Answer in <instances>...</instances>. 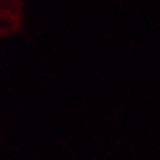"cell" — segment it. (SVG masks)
Segmentation results:
<instances>
[{"label":"cell","instance_id":"obj_1","mask_svg":"<svg viewBox=\"0 0 160 160\" xmlns=\"http://www.w3.org/2000/svg\"><path fill=\"white\" fill-rule=\"evenodd\" d=\"M23 28V0H0V39L20 33Z\"/></svg>","mask_w":160,"mask_h":160}]
</instances>
